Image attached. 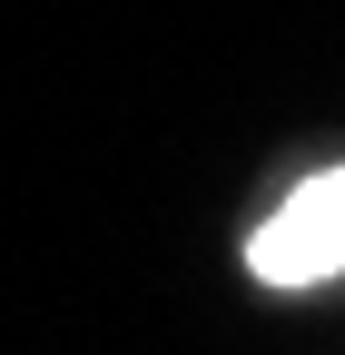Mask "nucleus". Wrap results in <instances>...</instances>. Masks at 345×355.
<instances>
[{
    "label": "nucleus",
    "instance_id": "f257e3e1",
    "mask_svg": "<svg viewBox=\"0 0 345 355\" xmlns=\"http://www.w3.org/2000/svg\"><path fill=\"white\" fill-rule=\"evenodd\" d=\"M247 277H267V286H326V277H345V168H316L306 188L276 198V217L247 237Z\"/></svg>",
    "mask_w": 345,
    "mask_h": 355
}]
</instances>
